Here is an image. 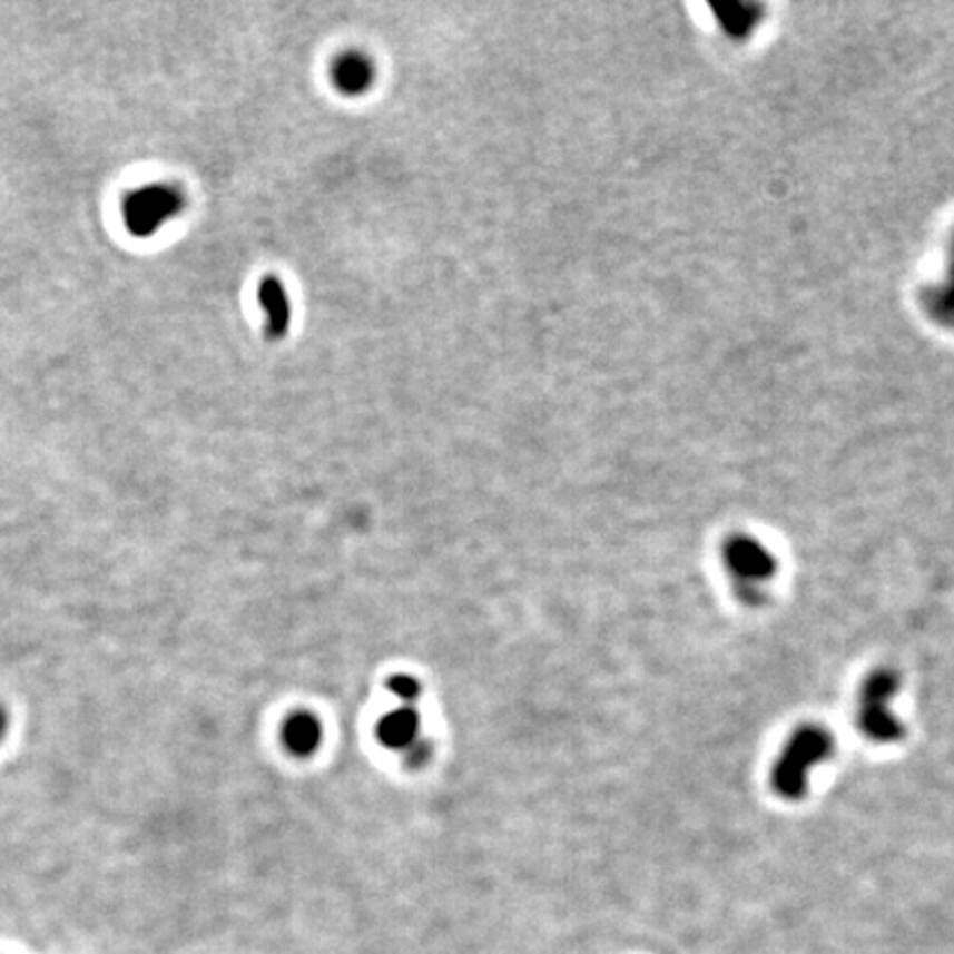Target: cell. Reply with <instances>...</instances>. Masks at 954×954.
I'll return each mask as SVG.
<instances>
[{"instance_id":"cell-1","label":"cell","mask_w":954,"mask_h":954,"mask_svg":"<svg viewBox=\"0 0 954 954\" xmlns=\"http://www.w3.org/2000/svg\"><path fill=\"white\" fill-rule=\"evenodd\" d=\"M835 751V738L824 725L796 729L771 767V787L783 800H803L812 771Z\"/></svg>"},{"instance_id":"cell-2","label":"cell","mask_w":954,"mask_h":954,"mask_svg":"<svg viewBox=\"0 0 954 954\" xmlns=\"http://www.w3.org/2000/svg\"><path fill=\"white\" fill-rule=\"evenodd\" d=\"M897 689H899L897 672L886 668L871 672L859 687L857 727L868 740L877 745H893L904 738V725L897 720V716L891 709V702Z\"/></svg>"},{"instance_id":"cell-3","label":"cell","mask_w":954,"mask_h":954,"mask_svg":"<svg viewBox=\"0 0 954 954\" xmlns=\"http://www.w3.org/2000/svg\"><path fill=\"white\" fill-rule=\"evenodd\" d=\"M722 563L745 599H760L778 572L776 554L747 535H736L722 545Z\"/></svg>"},{"instance_id":"cell-4","label":"cell","mask_w":954,"mask_h":954,"mask_svg":"<svg viewBox=\"0 0 954 954\" xmlns=\"http://www.w3.org/2000/svg\"><path fill=\"white\" fill-rule=\"evenodd\" d=\"M376 734L385 747L407 754L422 740L420 714L413 707L401 705L381 718Z\"/></svg>"},{"instance_id":"cell-5","label":"cell","mask_w":954,"mask_h":954,"mask_svg":"<svg viewBox=\"0 0 954 954\" xmlns=\"http://www.w3.org/2000/svg\"><path fill=\"white\" fill-rule=\"evenodd\" d=\"M281 742L298 758L312 756L323 745V725L312 711H294L281 725Z\"/></svg>"},{"instance_id":"cell-6","label":"cell","mask_w":954,"mask_h":954,"mask_svg":"<svg viewBox=\"0 0 954 954\" xmlns=\"http://www.w3.org/2000/svg\"><path fill=\"white\" fill-rule=\"evenodd\" d=\"M259 303L266 312V334L278 341L287 334L289 330V318H292V307H289V296L283 287V283L276 276H266L259 283Z\"/></svg>"},{"instance_id":"cell-7","label":"cell","mask_w":954,"mask_h":954,"mask_svg":"<svg viewBox=\"0 0 954 954\" xmlns=\"http://www.w3.org/2000/svg\"><path fill=\"white\" fill-rule=\"evenodd\" d=\"M173 208H175V197L170 193L146 190V193H139V197L134 199V204L129 206V213L139 217L136 228H150L153 224L164 219L161 213H170Z\"/></svg>"},{"instance_id":"cell-8","label":"cell","mask_w":954,"mask_h":954,"mask_svg":"<svg viewBox=\"0 0 954 954\" xmlns=\"http://www.w3.org/2000/svg\"><path fill=\"white\" fill-rule=\"evenodd\" d=\"M374 80V71L363 56H347L334 67V82L341 91L358 94Z\"/></svg>"},{"instance_id":"cell-9","label":"cell","mask_w":954,"mask_h":954,"mask_svg":"<svg viewBox=\"0 0 954 954\" xmlns=\"http://www.w3.org/2000/svg\"><path fill=\"white\" fill-rule=\"evenodd\" d=\"M387 687H390V691L403 702V705H407V707H413V702L417 700V696H420V682L415 681L413 677H407V675H399V677H394L392 681L387 682Z\"/></svg>"},{"instance_id":"cell-10","label":"cell","mask_w":954,"mask_h":954,"mask_svg":"<svg viewBox=\"0 0 954 954\" xmlns=\"http://www.w3.org/2000/svg\"><path fill=\"white\" fill-rule=\"evenodd\" d=\"M7 731H9V711H7V707L0 702V742L4 740Z\"/></svg>"}]
</instances>
